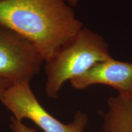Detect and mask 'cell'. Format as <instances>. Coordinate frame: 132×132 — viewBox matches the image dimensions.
<instances>
[{"label": "cell", "instance_id": "cell-9", "mask_svg": "<svg viewBox=\"0 0 132 132\" xmlns=\"http://www.w3.org/2000/svg\"><path fill=\"white\" fill-rule=\"evenodd\" d=\"M67 1L69 3V4L72 7H75L78 4L79 0H67Z\"/></svg>", "mask_w": 132, "mask_h": 132}, {"label": "cell", "instance_id": "cell-4", "mask_svg": "<svg viewBox=\"0 0 132 132\" xmlns=\"http://www.w3.org/2000/svg\"><path fill=\"white\" fill-rule=\"evenodd\" d=\"M43 62L27 39L0 23V78L12 85L30 82L39 73Z\"/></svg>", "mask_w": 132, "mask_h": 132}, {"label": "cell", "instance_id": "cell-7", "mask_svg": "<svg viewBox=\"0 0 132 132\" xmlns=\"http://www.w3.org/2000/svg\"><path fill=\"white\" fill-rule=\"evenodd\" d=\"M10 120V128L13 132H37L35 128L29 127L23 123L22 121L16 119L14 117H11Z\"/></svg>", "mask_w": 132, "mask_h": 132}, {"label": "cell", "instance_id": "cell-6", "mask_svg": "<svg viewBox=\"0 0 132 132\" xmlns=\"http://www.w3.org/2000/svg\"><path fill=\"white\" fill-rule=\"evenodd\" d=\"M103 127L104 132H132V92L109 98Z\"/></svg>", "mask_w": 132, "mask_h": 132}, {"label": "cell", "instance_id": "cell-5", "mask_svg": "<svg viewBox=\"0 0 132 132\" xmlns=\"http://www.w3.org/2000/svg\"><path fill=\"white\" fill-rule=\"evenodd\" d=\"M70 82L77 90L85 89L92 85H104L113 87L119 94L132 92V62L111 57L97 62Z\"/></svg>", "mask_w": 132, "mask_h": 132}, {"label": "cell", "instance_id": "cell-2", "mask_svg": "<svg viewBox=\"0 0 132 132\" xmlns=\"http://www.w3.org/2000/svg\"><path fill=\"white\" fill-rule=\"evenodd\" d=\"M113 57L105 39L84 26L45 62V92L56 99L67 81L85 73L97 62Z\"/></svg>", "mask_w": 132, "mask_h": 132}, {"label": "cell", "instance_id": "cell-8", "mask_svg": "<svg viewBox=\"0 0 132 132\" xmlns=\"http://www.w3.org/2000/svg\"><path fill=\"white\" fill-rule=\"evenodd\" d=\"M12 85L11 82L0 78V101L3 98L4 92Z\"/></svg>", "mask_w": 132, "mask_h": 132}, {"label": "cell", "instance_id": "cell-10", "mask_svg": "<svg viewBox=\"0 0 132 132\" xmlns=\"http://www.w3.org/2000/svg\"><path fill=\"white\" fill-rule=\"evenodd\" d=\"M4 1V0H0V1Z\"/></svg>", "mask_w": 132, "mask_h": 132}, {"label": "cell", "instance_id": "cell-3", "mask_svg": "<svg viewBox=\"0 0 132 132\" xmlns=\"http://www.w3.org/2000/svg\"><path fill=\"white\" fill-rule=\"evenodd\" d=\"M1 102L16 119H28L44 132H83L88 123L87 116L81 111L77 112L73 121L68 124L56 119L40 105L28 81L11 85Z\"/></svg>", "mask_w": 132, "mask_h": 132}, {"label": "cell", "instance_id": "cell-1", "mask_svg": "<svg viewBox=\"0 0 132 132\" xmlns=\"http://www.w3.org/2000/svg\"><path fill=\"white\" fill-rule=\"evenodd\" d=\"M0 23L27 39L45 62L84 27L67 0L1 1Z\"/></svg>", "mask_w": 132, "mask_h": 132}]
</instances>
